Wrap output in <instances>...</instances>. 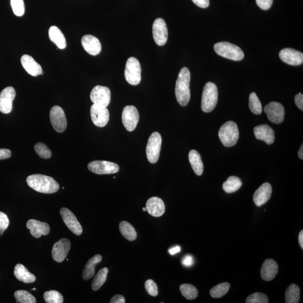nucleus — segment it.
I'll return each instance as SVG.
<instances>
[{
  "label": "nucleus",
  "instance_id": "obj_1",
  "mask_svg": "<svg viewBox=\"0 0 303 303\" xmlns=\"http://www.w3.org/2000/svg\"><path fill=\"white\" fill-rule=\"evenodd\" d=\"M27 183L28 186L41 193H55L60 188L54 179L41 174L31 175L27 178Z\"/></svg>",
  "mask_w": 303,
  "mask_h": 303
},
{
  "label": "nucleus",
  "instance_id": "obj_2",
  "mask_svg": "<svg viewBox=\"0 0 303 303\" xmlns=\"http://www.w3.org/2000/svg\"><path fill=\"white\" fill-rule=\"evenodd\" d=\"M191 73L187 67H183L178 76L175 85V95L178 103L186 106L191 99Z\"/></svg>",
  "mask_w": 303,
  "mask_h": 303
},
{
  "label": "nucleus",
  "instance_id": "obj_3",
  "mask_svg": "<svg viewBox=\"0 0 303 303\" xmlns=\"http://www.w3.org/2000/svg\"><path fill=\"white\" fill-rule=\"evenodd\" d=\"M218 89L215 84L208 82L205 85L202 96L201 108L205 112L213 111L218 101Z\"/></svg>",
  "mask_w": 303,
  "mask_h": 303
},
{
  "label": "nucleus",
  "instance_id": "obj_4",
  "mask_svg": "<svg viewBox=\"0 0 303 303\" xmlns=\"http://www.w3.org/2000/svg\"><path fill=\"white\" fill-rule=\"evenodd\" d=\"M219 136L224 146L233 147L237 144L239 137L237 124L233 121H229L223 124L219 130Z\"/></svg>",
  "mask_w": 303,
  "mask_h": 303
},
{
  "label": "nucleus",
  "instance_id": "obj_5",
  "mask_svg": "<svg viewBox=\"0 0 303 303\" xmlns=\"http://www.w3.org/2000/svg\"><path fill=\"white\" fill-rule=\"evenodd\" d=\"M214 49L217 54L223 58L234 61H241L244 58L242 49L238 46L230 42H222L217 43L214 46Z\"/></svg>",
  "mask_w": 303,
  "mask_h": 303
},
{
  "label": "nucleus",
  "instance_id": "obj_6",
  "mask_svg": "<svg viewBox=\"0 0 303 303\" xmlns=\"http://www.w3.org/2000/svg\"><path fill=\"white\" fill-rule=\"evenodd\" d=\"M141 71V64L137 59L131 57L128 59L125 69V78L128 83L133 85L140 84Z\"/></svg>",
  "mask_w": 303,
  "mask_h": 303
},
{
  "label": "nucleus",
  "instance_id": "obj_7",
  "mask_svg": "<svg viewBox=\"0 0 303 303\" xmlns=\"http://www.w3.org/2000/svg\"><path fill=\"white\" fill-rule=\"evenodd\" d=\"M162 138L158 132L153 133L149 137L147 147L146 155L149 162L155 163L158 161L161 151Z\"/></svg>",
  "mask_w": 303,
  "mask_h": 303
},
{
  "label": "nucleus",
  "instance_id": "obj_8",
  "mask_svg": "<svg viewBox=\"0 0 303 303\" xmlns=\"http://www.w3.org/2000/svg\"><path fill=\"white\" fill-rule=\"evenodd\" d=\"M51 124L53 129L58 133H63L66 129L67 120L65 112L59 106H53L49 113Z\"/></svg>",
  "mask_w": 303,
  "mask_h": 303
},
{
  "label": "nucleus",
  "instance_id": "obj_9",
  "mask_svg": "<svg viewBox=\"0 0 303 303\" xmlns=\"http://www.w3.org/2000/svg\"><path fill=\"white\" fill-rule=\"evenodd\" d=\"M140 120V114L134 106L125 107L122 113V121L126 129L129 131L135 130Z\"/></svg>",
  "mask_w": 303,
  "mask_h": 303
},
{
  "label": "nucleus",
  "instance_id": "obj_10",
  "mask_svg": "<svg viewBox=\"0 0 303 303\" xmlns=\"http://www.w3.org/2000/svg\"><path fill=\"white\" fill-rule=\"evenodd\" d=\"M90 98L94 104L107 108L111 101V91L108 87L97 85L93 88Z\"/></svg>",
  "mask_w": 303,
  "mask_h": 303
},
{
  "label": "nucleus",
  "instance_id": "obj_11",
  "mask_svg": "<svg viewBox=\"0 0 303 303\" xmlns=\"http://www.w3.org/2000/svg\"><path fill=\"white\" fill-rule=\"evenodd\" d=\"M88 168L93 173L98 175L115 174L119 172L116 163L107 161H95L88 164Z\"/></svg>",
  "mask_w": 303,
  "mask_h": 303
},
{
  "label": "nucleus",
  "instance_id": "obj_12",
  "mask_svg": "<svg viewBox=\"0 0 303 303\" xmlns=\"http://www.w3.org/2000/svg\"><path fill=\"white\" fill-rule=\"evenodd\" d=\"M152 33L156 44L165 45L168 38V30L165 20L162 18L156 19L153 24Z\"/></svg>",
  "mask_w": 303,
  "mask_h": 303
},
{
  "label": "nucleus",
  "instance_id": "obj_13",
  "mask_svg": "<svg viewBox=\"0 0 303 303\" xmlns=\"http://www.w3.org/2000/svg\"><path fill=\"white\" fill-rule=\"evenodd\" d=\"M92 122L98 127H104L108 124L110 113L106 107L94 104L91 108Z\"/></svg>",
  "mask_w": 303,
  "mask_h": 303
},
{
  "label": "nucleus",
  "instance_id": "obj_14",
  "mask_svg": "<svg viewBox=\"0 0 303 303\" xmlns=\"http://www.w3.org/2000/svg\"><path fill=\"white\" fill-rule=\"evenodd\" d=\"M265 112L271 122L276 124L283 122L285 110L283 106L280 103L270 102L265 107Z\"/></svg>",
  "mask_w": 303,
  "mask_h": 303
},
{
  "label": "nucleus",
  "instance_id": "obj_15",
  "mask_svg": "<svg viewBox=\"0 0 303 303\" xmlns=\"http://www.w3.org/2000/svg\"><path fill=\"white\" fill-rule=\"evenodd\" d=\"M60 215L64 223L74 234L80 235L83 233V228L74 213L69 209L63 208L60 210Z\"/></svg>",
  "mask_w": 303,
  "mask_h": 303
},
{
  "label": "nucleus",
  "instance_id": "obj_16",
  "mask_svg": "<svg viewBox=\"0 0 303 303\" xmlns=\"http://www.w3.org/2000/svg\"><path fill=\"white\" fill-rule=\"evenodd\" d=\"M16 96V90L12 87H6L2 90L0 94V112L5 114L12 112Z\"/></svg>",
  "mask_w": 303,
  "mask_h": 303
},
{
  "label": "nucleus",
  "instance_id": "obj_17",
  "mask_svg": "<svg viewBox=\"0 0 303 303\" xmlns=\"http://www.w3.org/2000/svg\"><path fill=\"white\" fill-rule=\"evenodd\" d=\"M70 242L66 238H63L53 245L52 256L57 262H63L66 258L70 250Z\"/></svg>",
  "mask_w": 303,
  "mask_h": 303
},
{
  "label": "nucleus",
  "instance_id": "obj_18",
  "mask_svg": "<svg viewBox=\"0 0 303 303\" xmlns=\"http://www.w3.org/2000/svg\"><path fill=\"white\" fill-rule=\"evenodd\" d=\"M279 56L283 62L292 66L301 65L303 63V53L293 48L282 49Z\"/></svg>",
  "mask_w": 303,
  "mask_h": 303
},
{
  "label": "nucleus",
  "instance_id": "obj_19",
  "mask_svg": "<svg viewBox=\"0 0 303 303\" xmlns=\"http://www.w3.org/2000/svg\"><path fill=\"white\" fill-rule=\"evenodd\" d=\"M81 45L89 54L96 56L101 52L102 47L98 38L92 35H85L81 39Z\"/></svg>",
  "mask_w": 303,
  "mask_h": 303
},
{
  "label": "nucleus",
  "instance_id": "obj_20",
  "mask_svg": "<svg viewBox=\"0 0 303 303\" xmlns=\"http://www.w3.org/2000/svg\"><path fill=\"white\" fill-rule=\"evenodd\" d=\"M272 192V188L271 184L268 183L263 184L253 195V201L255 205L260 207L265 204L271 197Z\"/></svg>",
  "mask_w": 303,
  "mask_h": 303
},
{
  "label": "nucleus",
  "instance_id": "obj_21",
  "mask_svg": "<svg viewBox=\"0 0 303 303\" xmlns=\"http://www.w3.org/2000/svg\"><path fill=\"white\" fill-rule=\"evenodd\" d=\"M27 227L30 230L32 235L36 238H40L42 235H47L50 231L48 224L34 219L28 221Z\"/></svg>",
  "mask_w": 303,
  "mask_h": 303
},
{
  "label": "nucleus",
  "instance_id": "obj_22",
  "mask_svg": "<svg viewBox=\"0 0 303 303\" xmlns=\"http://www.w3.org/2000/svg\"><path fill=\"white\" fill-rule=\"evenodd\" d=\"M279 272V266L275 261L267 259L263 262L261 269V275L263 280L270 281L276 277Z\"/></svg>",
  "mask_w": 303,
  "mask_h": 303
},
{
  "label": "nucleus",
  "instance_id": "obj_23",
  "mask_svg": "<svg viewBox=\"0 0 303 303\" xmlns=\"http://www.w3.org/2000/svg\"><path fill=\"white\" fill-rule=\"evenodd\" d=\"M254 134L257 140L263 141L267 144H272L274 142V130L267 125H260L255 127Z\"/></svg>",
  "mask_w": 303,
  "mask_h": 303
},
{
  "label": "nucleus",
  "instance_id": "obj_24",
  "mask_svg": "<svg viewBox=\"0 0 303 303\" xmlns=\"http://www.w3.org/2000/svg\"><path fill=\"white\" fill-rule=\"evenodd\" d=\"M146 209L149 215L153 217H160L165 212V206L161 198L154 197L149 198L146 203Z\"/></svg>",
  "mask_w": 303,
  "mask_h": 303
},
{
  "label": "nucleus",
  "instance_id": "obj_25",
  "mask_svg": "<svg viewBox=\"0 0 303 303\" xmlns=\"http://www.w3.org/2000/svg\"><path fill=\"white\" fill-rule=\"evenodd\" d=\"M21 64L24 69L32 76L37 77L44 73L40 64L35 62L30 55H23L21 58Z\"/></svg>",
  "mask_w": 303,
  "mask_h": 303
},
{
  "label": "nucleus",
  "instance_id": "obj_26",
  "mask_svg": "<svg viewBox=\"0 0 303 303\" xmlns=\"http://www.w3.org/2000/svg\"><path fill=\"white\" fill-rule=\"evenodd\" d=\"M49 40L55 44L60 49H64L66 47V42L65 36L62 31L58 27L52 26L48 31Z\"/></svg>",
  "mask_w": 303,
  "mask_h": 303
},
{
  "label": "nucleus",
  "instance_id": "obj_27",
  "mask_svg": "<svg viewBox=\"0 0 303 303\" xmlns=\"http://www.w3.org/2000/svg\"><path fill=\"white\" fill-rule=\"evenodd\" d=\"M14 275L17 280L24 283H33L35 281V277L34 274L30 272L26 267L21 264H17L16 266L15 270H14Z\"/></svg>",
  "mask_w": 303,
  "mask_h": 303
},
{
  "label": "nucleus",
  "instance_id": "obj_28",
  "mask_svg": "<svg viewBox=\"0 0 303 303\" xmlns=\"http://www.w3.org/2000/svg\"><path fill=\"white\" fill-rule=\"evenodd\" d=\"M102 259V257L101 255H97L89 259L84 267L83 274H82V276H83V279L84 280L91 279L95 276V267L101 262Z\"/></svg>",
  "mask_w": 303,
  "mask_h": 303
},
{
  "label": "nucleus",
  "instance_id": "obj_29",
  "mask_svg": "<svg viewBox=\"0 0 303 303\" xmlns=\"http://www.w3.org/2000/svg\"><path fill=\"white\" fill-rule=\"evenodd\" d=\"M189 160L195 174L198 176L202 175L204 166L200 154L197 151L191 150L189 153Z\"/></svg>",
  "mask_w": 303,
  "mask_h": 303
},
{
  "label": "nucleus",
  "instance_id": "obj_30",
  "mask_svg": "<svg viewBox=\"0 0 303 303\" xmlns=\"http://www.w3.org/2000/svg\"><path fill=\"white\" fill-rule=\"evenodd\" d=\"M119 230L124 238L129 241L136 239L137 234L134 227L127 222H122L119 224Z\"/></svg>",
  "mask_w": 303,
  "mask_h": 303
},
{
  "label": "nucleus",
  "instance_id": "obj_31",
  "mask_svg": "<svg viewBox=\"0 0 303 303\" xmlns=\"http://www.w3.org/2000/svg\"><path fill=\"white\" fill-rule=\"evenodd\" d=\"M242 182L239 178L237 176H230L225 182H224L223 188L227 193H232L237 191L241 188Z\"/></svg>",
  "mask_w": 303,
  "mask_h": 303
},
{
  "label": "nucleus",
  "instance_id": "obj_32",
  "mask_svg": "<svg viewBox=\"0 0 303 303\" xmlns=\"http://www.w3.org/2000/svg\"><path fill=\"white\" fill-rule=\"evenodd\" d=\"M299 299H300V288L296 284L290 285L285 292V302L298 303Z\"/></svg>",
  "mask_w": 303,
  "mask_h": 303
},
{
  "label": "nucleus",
  "instance_id": "obj_33",
  "mask_svg": "<svg viewBox=\"0 0 303 303\" xmlns=\"http://www.w3.org/2000/svg\"><path fill=\"white\" fill-rule=\"evenodd\" d=\"M108 272L109 270L106 267L99 271L92 283L93 290L97 291L102 287V285L106 282Z\"/></svg>",
  "mask_w": 303,
  "mask_h": 303
},
{
  "label": "nucleus",
  "instance_id": "obj_34",
  "mask_svg": "<svg viewBox=\"0 0 303 303\" xmlns=\"http://www.w3.org/2000/svg\"><path fill=\"white\" fill-rule=\"evenodd\" d=\"M180 290L183 297L188 300H193L198 297L197 288L192 285L190 284H182L180 287Z\"/></svg>",
  "mask_w": 303,
  "mask_h": 303
},
{
  "label": "nucleus",
  "instance_id": "obj_35",
  "mask_svg": "<svg viewBox=\"0 0 303 303\" xmlns=\"http://www.w3.org/2000/svg\"><path fill=\"white\" fill-rule=\"evenodd\" d=\"M230 287L229 283H223L214 287L210 290V295L213 298H220L227 293Z\"/></svg>",
  "mask_w": 303,
  "mask_h": 303
},
{
  "label": "nucleus",
  "instance_id": "obj_36",
  "mask_svg": "<svg viewBox=\"0 0 303 303\" xmlns=\"http://www.w3.org/2000/svg\"><path fill=\"white\" fill-rule=\"evenodd\" d=\"M249 106L252 113L260 115L262 112V106L255 93L253 92L249 96Z\"/></svg>",
  "mask_w": 303,
  "mask_h": 303
},
{
  "label": "nucleus",
  "instance_id": "obj_37",
  "mask_svg": "<svg viewBox=\"0 0 303 303\" xmlns=\"http://www.w3.org/2000/svg\"><path fill=\"white\" fill-rule=\"evenodd\" d=\"M16 302L20 303H35L36 299L29 292L25 290H17L14 293Z\"/></svg>",
  "mask_w": 303,
  "mask_h": 303
},
{
  "label": "nucleus",
  "instance_id": "obj_38",
  "mask_svg": "<svg viewBox=\"0 0 303 303\" xmlns=\"http://www.w3.org/2000/svg\"><path fill=\"white\" fill-rule=\"evenodd\" d=\"M44 298L45 302L48 303H62L64 302L62 294L56 290L45 292Z\"/></svg>",
  "mask_w": 303,
  "mask_h": 303
},
{
  "label": "nucleus",
  "instance_id": "obj_39",
  "mask_svg": "<svg viewBox=\"0 0 303 303\" xmlns=\"http://www.w3.org/2000/svg\"><path fill=\"white\" fill-rule=\"evenodd\" d=\"M34 149L37 154L42 159H48L51 158L52 152L50 149L43 143H37L34 146Z\"/></svg>",
  "mask_w": 303,
  "mask_h": 303
},
{
  "label": "nucleus",
  "instance_id": "obj_40",
  "mask_svg": "<svg viewBox=\"0 0 303 303\" xmlns=\"http://www.w3.org/2000/svg\"><path fill=\"white\" fill-rule=\"evenodd\" d=\"M269 298L267 296L262 293H255L249 296L246 299L247 303H268Z\"/></svg>",
  "mask_w": 303,
  "mask_h": 303
},
{
  "label": "nucleus",
  "instance_id": "obj_41",
  "mask_svg": "<svg viewBox=\"0 0 303 303\" xmlns=\"http://www.w3.org/2000/svg\"><path fill=\"white\" fill-rule=\"evenodd\" d=\"M11 6L16 16H21L24 15L25 6L23 0H11Z\"/></svg>",
  "mask_w": 303,
  "mask_h": 303
},
{
  "label": "nucleus",
  "instance_id": "obj_42",
  "mask_svg": "<svg viewBox=\"0 0 303 303\" xmlns=\"http://www.w3.org/2000/svg\"><path fill=\"white\" fill-rule=\"evenodd\" d=\"M145 288L148 294L152 297H156L159 294L158 285L155 281L149 279L145 281Z\"/></svg>",
  "mask_w": 303,
  "mask_h": 303
},
{
  "label": "nucleus",
  "instance_id": "obj_43",
  "mask_svg": "<svg viewBox=\"0 0 303 303\" xmlns=\"http://www.w3.org/2000/svg\"><path fill=\"white\" fill-rule=\"evenodd\" d=\"M9 225V220L5 213L0 211V234L2 235Z\"/></svg>",
  "mask_w": 303,
  "mask_h": 303
},
{
  "label": "nucleus",
  "instance_id": "obj_44",
  "mask_svg": "<svg viewBox=\"0 0 303 303\" xmlns=\"http://www.w3.org/2000/svg\"><path fill=\"white\" fill-rule=\"evenodd\" d=\"M256 4L262 10H269L271 7L273 0H255Z\"/></svg>",
  "mask_w": 303,
  "mask_h": 303
},
{
  "label": "nucleus",
  "instance_id": "obj_45",
  "mask_svg": "<svg viewBox=\"0 0 303 303\" xmlns=\"http://www.w3.org/2000/svg\"><path fill=\"white\" fill-rule=\"evenodd\" d=\"M295 105L297 106L298 108L303 110V95L301 93H299V94L295 96Z\"/></svg>",
  "mask_w": 303,
  "mask_h": 303
},
{
  "label": "nucleus",
  "instance_id": "obj_46",
  "mask_svg": "<svg viewBox=\"0 0 303 303\" xmlns=\"http://www.w3.org/2000/svg\"><path fill=\"white\" fill-rule=\"evenodd\" d=\"M12 156V152L8 149H0V160L8 159Z\"/></svg>",
  "mask_w": 303,
  "mask_h": 303
},
{
  "label": "nucleus",
  "instance_id": "obj_47",
  "mask_svg": "<svg viewBox=\"0 0 303 303\" xmlns=\"http://www.w3.org/2000/svg\"><path fill=\"white\" fill-rule=\"evenodd\" d=\"M192 1L201 8H208L209 5V0H192Z\"/></svg>",
  "mask_w": 303,
  "mask_h": 303
},
{
  "label": "nucleus",
  "instance_id": "obj_48",
  "mask_svg": "<svg viewBox=\"0 0 303 303\" xmlns=\"http://www.w3.org/2000/svg\"><path fill=\"white\" fill-rule=\"evenodd\" d=\"M182 263L185 266L190 267L193 265L194 259L192 256L190 255H188L183 258L182 260Z\"/></svg>",
  "mask_w": 303,
  "mask_h": 303
},
{
  "label": "nucleus",
  "instance_id": "obj_49",
  "mask_svg": "<svg viewBox=\"0 0 303 303\" xmlns=\"http://www.w3.org/2000/svg\"><path fill=\"white\" fill-rule=\"evenodd\" d=\"M110 303H125L126 299L121 295H116L114 296L110 302Z\"/></svg>",
  "mask_w": 303,
  "mask_h": 303
},
{
  "label": "nucleus",
  "instance_id": "obj_50",
  "mask_svg": "<svg viewBox=\"0 0 303 303\" xmlns=\"http://www.w3.org/2000/svg\"><path fill=\"white\" fill-rule=\"evenodd\" d=\"M181 251V248L179 246H176L169 249V253L171 255H174Z\"/></svg>",
  "mask_w": 303,
  "mask_h": 303
},
{
  "label": "nucleus",
  "instance_id": "obj_51",
  "mask_svg": "<svg viewBox=\"0 0 303 303\" xmlns=\"http://www.w3.org/2000/svg\"><path fill=\"white\" fill-rule=\"evenodd\" d=\"M299 242L301 248L303 249V230H302L299 235Z\"/></svg>",
  "mask_w": 303,
  "mask_h": 303
},
{
  "label": "nucleus",
  "instance_id": "obj_52",
  "mask_svg": "<svg viewBox=\"0 0 303 303\" xmlns=\"http://www.w3.org/2000/svg\"><path fill=\"white\" fill-rule=\"evenodd\" d=\"M298 156L299 158L303 159V144L301 145L300 149L298 151Z\"/></svg>",
  "mask_w": 303,
  "mask_h": 303
},
{
  "label": "nucleus",
  "instance_id": "obj_53",
  "mask_svg": "<svg viewBox=\"0 0 303 303\" xmlns=\"http://www.w3.org/2000/svg\"><path fill=\"white\" fill-rule=\"evenodd\" d=\"M143 210H144V211H147V209H146L145 207L143 208Z\"/></svg>",
  "mask_w": 303,
  "mask_h": 303
},
{
  "label": "nucleus",
  "instance_id": "obj_54",
  "mask_svg": "<svg viewBox=\"0 0 303 303\" xmlns=\"http://www.w3.org/2000/svg\"><path fill=\"white\" fill-rule=\"evenodd\" d=\"M32 290H36V288H33V289H32Z\"/></svg>",
  "mask_w": 303,
  "mask_h": 303
}]
</instances>
